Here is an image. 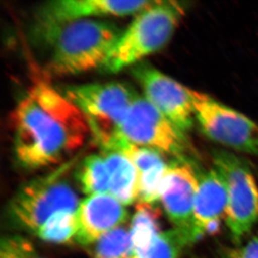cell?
<instances>
[{"label": "cell", "instance_id": "20", "mask_svg": "<svg viewBox=\"0 0 258 258\" xmlns=\"http://www.w3.org/2000/svg\"><path fill=\"white\" fill-rule=\"evenodd\" d=\"M34 246L27 239L20 236H6L0 246V258H33Z\"/></svg>", "mask_w": 258, "mask_h": 258}, {"label": "cell", "instance_id": "22", "mask_svg": "<svg viewBox=\"0 0 258 258\" xmlns=\"http://www.w3.org/2000/svg\"><path fill=\"white\" fill-rule=\"evenodd\" d=\"M33 258H42V257H37V256H34Z\"/></svg>", "mask_w": 258, "mask_h": 258}, {"label": "cell", "instance_id": "10", "mask_svg": "<svg viewBox=\"0 0 258 258\" xmlns=\"http://www.w3.org/2000/svg\"><path fill=\"white\" fill-rule=\"evenodd\" d=\"M199 179L190 164L180 161L171 164L161 183L160 202L173 225L185 236L189 245Z\"/></svg>", "mask_w": 258, "mask_h": 258}, {"label": "cell", "instance_id": "19", "mask_svg": "<svg viewBox=\"0 0 258 258\" xmlns=\"http://www.w3.org/2000/svg\"><path fill=\"white\" fill-rule=\"evenodd\" d=\"M93 258H133L130 228L123 225L105 234L95 243Z\"/></svg>", "mask_w": 258, "mask_h": 258}, {"label": "cell", "instance_id": "1", "mask_svg": "<svg viewBox=\"0 0 258 258\" xmlns=\"http://www.w3.org/2000/svg\"><path fill=\"white\" fill-rule=\"evenodd\" d=\"M11 124L15 158L27 170L60 163L90 134L81 110L44 81L34 84L20 99Z\"/></svg>", "mask_w": 258, "mask_h": 258}, {"label": "cell", "instance_id": "14", "mask_svg": "<svg viewBox=\"0 0 258 258\" xmlns=\"http://www.w3.org/2000/svg\"><path fill=\"white\" fill-rule=\"evenodd\" d=\"M103 156L110 171V195L124 207L132 205L138 194V172L134 163L121 151H106Z\"/></svg>", "mask_w": 258, "mask_h": 258}, {"label": "cell", "instance_id": "2", "mask_svg": "<svg viewBox=\"0 0 258 258\" xmlns=\"http://www.w3.org/2000/svg\"><path fill=\"white\" fill-rule=\"evenodd\" d=\"M38 30L50 48L45 66L50 77L76 76L100 68L123 32L112 22L95 19Z\"/></svg>", "mask_w": 258, "mask_h": 258}, {"label": "cell", "instance_id": "18", "mask_svg": "<svg viewBox=\"0 0 258 258\" xmlns=\"http://www.w3.org/2000/svg\"><path fill=\"white\" fill-rule=\"evenodd\" d=\"M185 236L176 229L161 231L144 251L133 252V258H180L185 246Z\"/></svg>", "mask_w": 258, "mask_h": 258}, {"label": "cell", "instance_id": "17", "mask_svg": "<svg viewBox=\"0 0 258 258\" xmlns=\"http://www.w3.org/2000/svg\"><path fill=\"white\" fill-rule=\"evenodd\" d=\"M76 212H57L42 226L36 236L43 241L52 243H68L76 241L78 230Z\"/></svg>", "mask_w": 258, "mask_h": 258}, {"label": "cell", "instance_id": "7", "mask_svg": "<svg viewBox=\"0 0 258 258\" xmlns=\"http://www.w3.org/2000/svg\"><path fill=\"white\" fill-rule=\"evenodd\" d=\"M195 118L210 139L236 151L258 155V125L202 93L192 91Z\"/></svg>", "mask_w": 258, "mask_h": 258}, {"label": "cell", "instance_id": "6", "mask_svg": "<svg viewBox=\"0 0 258 258\" xmlns=\"http://www.w3.org/2000/svg\"><path fill=\"white\" fill-rule=\"evenodd\" d=\"M213 163L227 185L225 222L234 243L239 245L258 222V186L250 166L241 157L215 151Z\"/></svg>", "mask_w": 258, "mask_h": 258}, {"label": "cell", "instance_id": "5", "mask_svg": "<svg viewBox=\"0 0 258 258\" xmlns=\"http://www.w3.org/2000/svg\"><path fill=\"white\" fill-rule=\"evenodd\" d=\"M71 167V162L63 164L53 172L20 187L9 206L10 221L20 229L36 235L57 212H76L81 202L64 178Z\"/></svg>", "mask_w": 258, "mask_h": 258}, {"label": "cell", "instance_id": "13", "mask_svg": "<svg viewBox=\"0 0 258 258\" xmlns=\"http://www.w3.org/2000/svg\"><path fill=\"white\" fill-rule=\"evenodd\" d=\"M76 241L81 246L95 244L108 232L124 225L128 217L124 206L110 194L89 196L76 212Z\"/></svg>", "mask_w": 258, "mask_h": 258}, {"label": "cell", "instance_id": "11", "mask_svg": "<svg viewBox=\"0 0 258 258\" xmlns=\"http://www.w3.org/2000/svg\"><path fill=\"white\" fill-rule=\"evenodd\" d=\"M156 2L114 0H57L42 5L37 13V28L46 29L74 20L101 16L138 14Z\"/></svg>", "mask_w": 258, "mask_h": 258}, {"label": "cell", "instance_id": "15", "mask_svg": "<svg viewBox=\"0 0 258 258\" xmlns=\"http://www.w3.org/2000/svg\"><path fill=\"white\" fill-rule=\"evenodd\" d=\"M160 214L155 205L137 202L130 227L133 252L147 248L162 231Z\"/></svg>", "mask_w": 258, "mask_h": 258}, {"label": "cell", "instance_id": "9", "mask_svg": "<svg viewBox=\"0 0 258 258\" xmlns=\"http://www.w3.org/2000/svg\"><path fill=\"white\" fill-rule=\"evenodd\" d=\"M133 73L149 102L180 132L185 133L191 128L195 118L192 90L152 66H137Z\"/></svg>", "mask_w": 258, "mask_h": 258}, {"label": "cell", "instance_id": "4", "mask_svg": "<svg viewBox=\"0 0 258 258\" xmlns=\"http://www.w3.org/2000/svg\"><path fill=\"white\" fill-rule=\"evenodd\" d=\"M81 110L95 142L106 151H118L124 145L121 127L138 95L119 82L66 86L62 92Z\"/></svg>", "mask_w": 258, "mask_h": 258}, {"label": "cell", "instance_id": "8", "mask_svg": "<svg viewBox=\"0 0 258 258\" xmlns=\"http://www.w3.org/2000/svg\"><path fill=\"white\" fill-rule=\"evenodd\" d=\"M121 135L129 143L155 149L180 160L187 152L185 133L145 97L136 98L122 124Z\"/></svg>", "mask_w": 258, "mask_h": 258}, {"label": "cell", "instance_id": "3", "mask_svg": "<svg viewBox=\"0 0 258 258\" xmlns=\"http://www.w3.org/2000/svg\"><path fill=\"white\" fill-rule=\"evenodd\" d=\"M179 1H156L137 14L117 40L100 70L115 74L162 49L185 15Z\"/></svg>", "mask_w": 258, "mask_h": 258}, {"label": "cell", "instance_id": "21", "mask_svg": "<svg viewBox=\"0 0 258 258\" xmlns=\"http://www.w3.org/2000/svg\"><path fill=\"white\" fill-rule=\"evenodd\" d=\"M223 258H258V232L243 243L232 248H226Z\"/></svg>", "mask_w": 258, "mask_h": 258}, {"label": "cell", "instance_id": "12", "mask_svg": "<svg viewBox=\"0 0 258 258\" xmlns=\"http://www.w3.org/2000/svg\"><path fill=\"white\" fill-rule=\"evenodd\" d=\"M199 186L196 198L190 242L219 232L227 212V188L224 178L216 169L198 175Z\"/></svg>", "mask_w": 258, "mask_h": 258}, {"label": "cell", "instance_id": "16", "mask_svg": "<svg viewBox=\"0 0 258 258\" xmlns=\"http://www.w3.org/2000/svg\"><path fill=\"white\" fill-rule=\"evenodd\" d=\"M76 180L85 194H110V175L103 155L86 156L76 171Z\"/></svg>", "mask_w": 258, "mask_h": 258}]
</instances>
